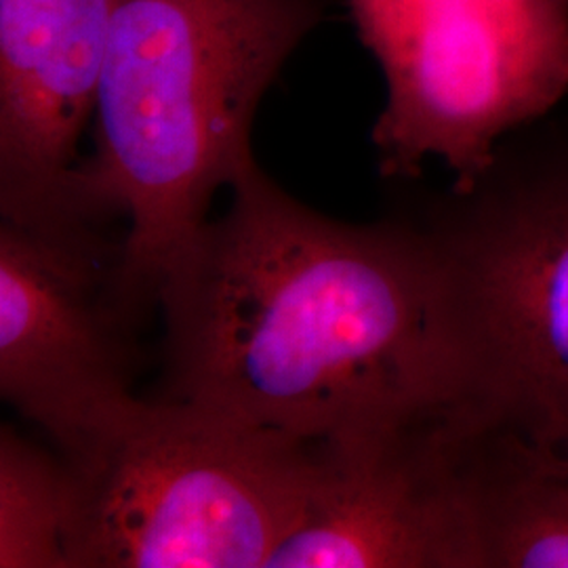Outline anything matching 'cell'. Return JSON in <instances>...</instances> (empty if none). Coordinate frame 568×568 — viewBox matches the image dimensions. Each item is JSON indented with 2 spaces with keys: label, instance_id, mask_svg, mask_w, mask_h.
<instances>
[{
  "label": "cell",
  "instance_id": "10",
  "mask_svg": "<svg viewBox=\"0 0 568 568\" xmlns=\"http://www.w3.org/2000/svg\"><path fill=\"white\" fill-rule=\"evenodd\" d=\"M72 478L61 455L0 429V568H70Z\"/></svg>",
  "mask_w": 568,
  "mask_h": 568
},
{
  "label": "cell",
  "instance_id": "1",
  "mask_svg": "<svg viewBox=\"0 0 568 568\" xmlns=\"http://www.w3.org/2000/svg\"><path fill=\"white\" fill-rule=\"evenodd\" d=\"M164 270V398L318 443L483 413L466 316L424 220L345 224L257 163Z\"/></svg>",
  "mask_w": 568,
  "mask_h": 568
},
{
  "label": "cell",
  "instance_id": "4",
  "mask_svg": "<svg viewBox=\"0 0 568 568\" xmlns=\"http://www.w3.org/2000/svg\"><path fill=\"white\" fill-rule=\"evenodd\" d=\"M424 222L455 278L485 415L551 443L568 429V122L514 131Z\"/></svg>",
  "mask_w": 568,
  "mask_h": 568
},
{
  "label": "cell",
  "instance_id": "8",
  "mask_svg": "<svg viewBox=\"0 0 568 568\" xmlns=\"http://www.w3.org/2000/svg\"><path fill=\"white\" fill-rule=\"evenodd\" d=\"M116 0H0V213L72 211L84 129L95 119Z\"/></svg>",
  "mask_w": 568,
  "mask_h": 568
},
{
  "label": "cell",
  "instance_id": "7",
  "mask_svg": "<svg viewBox=\"0 0 568 568\" xmlns=\"http://www.w3.org/2000/svg\"><path fill=\"white\" fill-rule=\"evenodd\" d=\"M478 417L314 443L304 516L270 568H474L459 448Z\"/></svg>",
  "mask_w": 568,
  "mask_h": 568
},
{
  "label": "cell",
  "instance_id": "5",
  "mask_svg": "<svg viewBox=\"0 0 568 568\" xmlns=\"http://www.w3.org/2000/svg\"><path fill=\"white\" fill-rule=\"evenodd\" d=\"M387 102L382 173L415 180L429 159L474 182L497 145L568 95V0H349Z\"/></svg>",
  "mask_w": 568,
  "mask_h": 568
},
{
  "label": "cell",
  "instance_id": "2",
  "mask_svg": "<svg viewBox=\"0 0 568 568\" xmlns=\"http://www.w3.org/2000/svg\"><path fill=\"white\" fill-rule=\"evenodd\" d=\"M323 16V0H116L95 152L70 201L126 220L129 278L150 304L215 194L255 161L265 89Z\"/></svg>",
  "mask_w": 568,
  "mask_h": 568
},
{
  "label": "cell",
  "instance_id": "3",
  "mask_svg": "<svg viewBox=\"0 0 568 568\" xmlns=\"http://www.w3.org/2000/svg\"><path fill=\"white\" fill-rule=\"evenodd\" d=\"M70 568H270L304 516L314 443L131 396L77 447Z\"/></svg>",
  "mask_w": 568,
  "mask_h": 568
},
{
  "label": "cell",
  "instance_id": "6",
  "mask_svg": "<svg viewBox=\"0 0 568 568\" xmlns=\"http://www.w3.org/2000/svg\"><path fill=\"white\" fill-rule=\"evenodd\" d=\"M81 211L0 224V394L60 453L133 394L135 321L124 239Z\"/></svg>",
  "mask_w": 568,
  "mask_h": 568
},
{
  "label": "cell",
  "instance_id": "9",
  "mask_svg": "<svg viewBox=\"0 0 568 568\" xmlns=\"http://www.w3.org/2000/svg\"><path fill=\"white\" fill-rule=\"evenodd\" d=\"M474 568H568V467L520 427L480 419L459 448Z\"/></svg>",
  "mask_w": 568,
  "mask_h": 568
},
{
  "label": "cell",
  "instance_id": "11",
  "mask_svg": "<svg viewBox=\"0 0 568 568\" xmlns=\"http://www.w3.org/2000/svg\"><path fill=\"white\" fill-rule=\"evenodd\" d=\"M551 445L558 448V453H560V457H562L565 466L568 467V429L560 432V434H558V436L551 440Z\"/></svg>",
  "mask_w": 568,
  "mask_h": 568
}]
</instances>
